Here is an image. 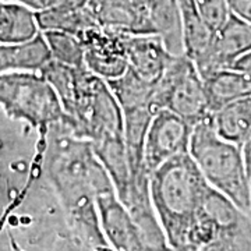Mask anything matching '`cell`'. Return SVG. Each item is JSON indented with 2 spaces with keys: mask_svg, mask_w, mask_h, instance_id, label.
I'll return each mask as SVG.
<instances>
[{
  "mask_svg": "<svg viewBox=\"0 0 251 251\" xmlns=\"http://www.w3.org/2000/svg\"><path fill=\"white\" fill-rule=\"evenodd\" d=\"M209 188L188 152L172 158L151 173L153 209L172 250H201L200 227Z\"/></svg>",
  "mask_w": 251,
  "mask_h": 251,
  "instance_id": "6da1fadb",
  "label": "cell"
},
{
  "mask_svg": "<svg viewBox=\"0 0 251 251\" xmlns=\"http://www.w3.org/2000/svg\"><path fill=\"white\" fill-rule=\"evenodd\" d=\"M188 153L206 183L230 198L246 215H251V180L242 148L216 134L211 115L194 126Z\"/></svg>",
  "mask_w": 251,
  "mask_h": 251,
  "instance_id": "7a4b0ae2",
  "label": "cell"
},
{
  "mask_svg": "<svg viewBox=\"0 0 251 251\" xmlns=\"http://www.w3.org/2000/svg\"><path fill=\"white\" fill-rule=\"evenodd\" d=\"M72 131L73 135L91 144L122 138L125 131L123 109L109 84L87 67L81 70Z\"/></svg>",
  "mask_w": 251,
  "mask_h": 251,
  "instance_id": "3957f363",
  "label": "cell"
},
{
  "mask_svg": "<svg viewBox=\"0 0 251 251\" xmlns=\"http://www.w3.org/2000/svg\"><path fill=\"white\" fill-rule=\"evenodd\" d=\"M0 105L11 116L24 119L32 126L72 123L52 85L42 74L9 73L0 75Z\"/></svg>",
  "mask_w": 251,
  "mask_h": 251,
  "instance_id": "277c9868",
  "label": "cell"
},
{
  "mask_svg": "<svg viewBox=\"0 0 251 251\" xmlns=\"http://www.w3.org/2000/svg\"><path fill=\"white\" fill-rule=\"evenodd\" d=\"M153 109H169L194 126L211 115L204 78L187 54L173 57L158 82Z\"/></svg>",
  "mask_w": 251,
  "mask_h": 251,
  "instance_id": "5b68a950",
  "label": "cell"
},
{
  "mask_svg": "<svg viewBox=\"0 0 251 251\" xmlns=\"http://www.w3.org/2000/svg\"><path fill=\"white\" fill-rule=\"evenodd\" d=\"M194 125L169 109H159L153 113L145 137L144 162L150 173L165 162L188 152Z\"/></svg>",
  "mask_w": 251,
  "mask_h": 251,
  "instance_id": "8992f818",
  "label": "cell"
},
{
  "mask_svg": "<svg viewBox=\"0 0 251 251\" xmlns=\"http://www.w3.org/2000/svg\"><path fill=\"white\" fill-rule=\"evenodd\" d=\"M99 219L106 242L117 251H158L148 242L143 229L130 215L120 200L115 187L97 193Z\"/></svg>",
  "mask_w": 251,
  "mask_h": 251,
  "instance_id": "52a82bcc",
  "label": "cell"
},
{
  "mask_svg": "<svg viewBox=\"0 0 251 251\" xmlns=\"http://www.w3.org/2000/svg\"><path fill=\"white\" fill-rule=\"evenodd\" d=\"M85 46V67L105 81L113 80L128 69L125 32L103 28H88L78 35Z\"/></svg>",
  "mask_w": 251,
  "mask_h": 251,
  "instance_id": "ba28073f",
  "label": "cell"
},
{
  "mask_svg": "<svg viewBox=\"0 0 251 251\" xmlns=\"http://www.w3.org/2000/svg\"><path fill=\"white\" fill-rule=\"evenodd\" d=\"M251 52V23L233 13L215 34V39L205 63L198 69L204 77L209 73L232 67L240 57Z\"/></svg>",
  "mask_w": 251,
  "mask_h": 251,
  "instance_id": "9c48e42d",
  "label": "cell"
},
{
  "mask_svg": "<svg viewBox=\"0 0 251 251\" xmlns=\"http://www.w3.org/2000/svg\"><path fill=\"white\" fill-rule=\"evenodd\" d=\"M126 56L128 69L144 80L158 84L173 60L158 35L125 32Z\"/></svg>",
  "mask_w": 251,
  "mask_h": 251,
  "instance_id": "30bf717a",
  "label": "cell"
},
{
  "mask_svg": "<svg viewBox=\"0 0 251 251\" xmlns=\"http://www.w3.org/2000/svg\"><path fill=\"white\" fill-rule=\"evenodd\" d=\"M211 113L237 99L251 97V74L226 67L202 77Z\"/></svg>",
  "mask_w": 251,
  "mask_h": 251,
  "instance_id": "8fae6325",
  "label": "cell"
},
{
  "mask_svg": "<svg viewBox=\"0 0 251 251\" xmlns=\"http://www.w3.org/2000/svg\"><path fill=\"white\" fill-rule=\"evenodd\" d=\"M153 35H158L173 56L184 54L183 18L179 0H151L147 4Z\"/></svg>",
  "mask_w": 251,
  "mask_h": 251,
  "instance_id": "7c38bea8",
  "label": "cell"
},
{
  "mask_svg": "<svg viewBox=\"0 0 251 251\" xmlns=\"http://www.w3.org/2000/svg\"><path fill=\"white\" fill-rule=\"evenodd\" d=\"M52 60L44 34L16 45L0 44V75L9 73H41Z\"/></svg>",
  "mask_w": 251,
  "mask_h": 251,
  "instance_id": "4fadbf2b",
  "label": "cell"
},
{
  "mask_svg": "<svg viewBox=\"0 0 251 251\" xmlns=\"http://www.w3.org/2000/svg\"><path fill=\"white\" fill-rule=\"evenodd\" d=\"M41 32L34 10L17 1L0 0V44H24Z\"/></svg>",
  "mask_w": 251,
  "mask_h": 251,
  "instance_id": "5bb4252c",
  "label": "cell"
},
{
  "mask_svg": "<svg viewBox=\"0 0 251 251\" xmlns=\"http://www.w3.org/2000/svg\"><path fill=\"white\" fill-rule=\"evenodd\" d=\"M211 122L221 138L240 147L251 134V97L216 109L211 113Z\"/></svg>",
  "mask_w": 251,
  "mask_h": 251,
  "instance_id": "9a60e30c",
  "label": "cell"
},
{
  "mask_svg": "<svg viewBox=\"0 0 251 251\" xmlns=\"http://www.w3.org/2000/svg\"><path fill=\"white\" fill-rule=\"evenodd\" d=\"M106 82L123 110L147 106L153 109V98L158 84L144 80L130 69H127L125 74H122L120 77Z\"/></svg>",
  "mask_w": 251,
  "mask_h": 251,
  "instance_id": "2e32d148",
  "label": "cell"
},
{
  "mask_svg": "<svg viewBox=\"0 0 251 251\" xmlns=\"http://www.w3.org/2000/svg\"><path fill=\"white\" fill-rule=\"evenodd\" d=\"M41 31H64L81 35L88 28L99 25L88 6L84 7H56L36 13Z\"/></svg>",
  "mask_w": 251,
  "mask_h": 251,
  "instance_id": "e0dca14e",
  "label": "cell"
},
{
  "mask_svg": "<svg viewBox=\"0 0 251 251\" xmlns=\"http://www.w3.org/2000/svg\"><path fill=\"white\" fill-rule=\"evenodd\" d=\"M52 60L70 66L85 67V46L78 35L64 31H44Z\"/></svg>",
  "mask_w": 251,
  "mask_h": 251,
  "instance_id": "ac0fdd59",
  "label": "cell"
},
{
  "mask_svg": "<svg viewBox=\"0 0 251 251\" xmlns=\"http://www.w3.org/2000/svg\"><path fill=\"white\" fill-rule=\"evenodd\" d=\"M198 11L212 31L218 32L232 14L227 0H196Z\"/></svg>",
  "mask_w": 251,
  "mask_h": 251,
  "instance_id": "d6986e66",
  "label": "cell"
},
{
  "mask_svg": "<svg viewBox=\"0 0 251 251\" xmlns=\"http://www.w3.org/2000/svg\"><path fill=\"white\" fill-rule=\"evenodd\" d=\"M27 6L35 13H41L45 10L56 9V7H84L88 0H11Z\"/></svg>",
  "mask_w": 251,
  "mask_h": 251,
  "instance_id": "ffe728a7",
  "label": "cell"
},
{
  "mask_svg": "<svg viewBox=\"0 0 251 251\" xmlns=\"http://www.w3.org/2000/svg\"><path fill=\"white\" fill-rule=\"evenodd\" d=\"M230 11L247 23H251V0H227Z\"/></svg>",
  "mask_w": 251,
  "mask_h": 251,
  "instance_id": "44dd1931",
  "label": "cell"
},
{
  "mask_svg": "<svg viewBox=\"0 0 251 251\" xmlns=\"http://www.w3.org/2000/svg\"><path fill=\"white\" fill-rule=\"evenodd\" d=\"M240 148H242L243 159L246 163V169H247V173L251 180V134L246 138V141L240 145Z\"/></svg>",
  "mask_w": 251,
  "mask_h": 251,
  "instance_id": "7402d4cb",
  "label": "cell"
},
{
  "mask_svg": "<svg viewBox=\"0 0 251 251\" xmlns=\"http://www.w3.org/2000/svg\"><path fill=\"white\" fill-rule=\"evenodd\" d=\"M232 67H234V69H239V70H243V72L251 74V52L250 53L246 54V56L240 57L237 62L234 63Z\"/></svg>",
  "mask_w": 251,
  "mask_h": 251,
  "instance_id": "603a6c76",
  "label": "cell"
},
{
  "mask_svg": "<svg viewBox=\"0 0 251 251\" xmlns=\"http://www.w3.org/2000/svg\"><path fill=\"white\" fill-rule=\"evenodd\" d=\"M250 218H251V215H250Z\"/></svg>",
  "mask_w": 251,
  "mask_h": 251,
  "instance_id": "cb8c5ba5",
  "label": "cell"
}]
</instances>
